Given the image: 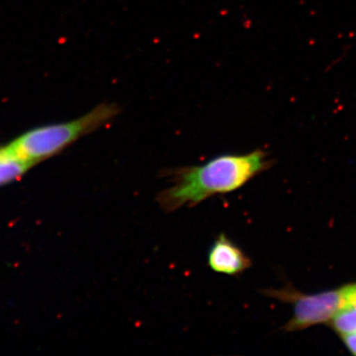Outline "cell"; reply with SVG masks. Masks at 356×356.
I'll list each match as a JSON object with an SVG mask.
<instances>
[{
    "label": "cell",
    "instance_id": "obj_1",
    "mask_svg": "<svg viewBox=\"0 0 356 356\" xmlns=\"http://www.w3.org/2000/svg\"><path fill=\"white\" fill-rule=\"evenodd\" d=\"M266 154L261 149L245 154H221L202 165L165 168L161 177L170 185L156 194L163 212L192 208L213 196L240 189L267 168Z\"/></svg>",
    "mask_w": 356,
    "mask_h": 356
},
{
    "label": "cell",
    "instance_id": "obj_2",
    "mask_svg": "<svg viewBox=\"0 0 356 356\" xmlns=\"http://www.w3.org/2000/svg\"><path fill=\"white\" fill-rule=\"evenodd\" d=\"M120 112L116 103H99L74 120L31 129L7 146L36 165L62 153L81 138L108 125Z\"/></svg>",
    "mask_w": 356,
    "mask_h": 356
},
{
    "label": "cell",
    "instance_id": "obj_3",
    "mask_svg": "<svg viewBox=\"0 0 356 356\" xmlns=\"http://www.w3.org/2000/svg\"><path fill=\"white\" fill-rule=\"evenodd\" d=\"M355 306L356 284L312 296L298 295L295 300L294 318L288 323L286 331L327 322L339 312Z\"/></svg>",
    "mask_w": 356,
    "mask_h": 356
},
{
    "label": "cell",
    "instance_id": "obj_4",
    "mask_svg": "<svg viewBox=\"0 0 356 356\" xmlns=\"http://www.w3.org/2000/svg\"><path fill=\"white\" fill-rule=\"evenodd\" d=\"M207 261L211 270L229 276L240 275L252 266L248 255L224 233L215 238L208 252Z\"/></svg>",
    "mask_w": 356,
    "mask_h": 356
},
{
    "label": "cell",
    "instance_id": "obj_5",
    "mask_svg": "<svg viewBox=\"0 0 356 356\" xmlns=\"http://www.w3.org/2000/svg\"><path fill=\"white\" fill-rule=\"evenodd\" d=\"M33 166L34 163L21 158L8 146L0 147V186L19 179Z\"/></svg>",
    "mask_w": 356,
    "mask_h": 356
},
{
    "label": "cell",
    "instance_id": "obj_6",
    "mask_svg": "<svg viewBox=\"0 0 356 356\" xmlns=\"http://www.w3.org/2000/svg\"><path fill=\"white\" fill-rule=\"evenodd\" d=\"M332 320V327L339 334H350L356 332V306L337 313Z\"/></svg>",
    "mask_w": 356,
    "mask_h": 356
},
{
    "label": "cell",
    "instance_id": "obj_7",
    "mask_svg": "<svg viewBox=\"0 0 356 356\" xmlns=\"http://www.w3.org/2000/svg\"><path fill=\"white\" fill-rule=\"evenodd\" d=\"M343 339L351 353L356 355V332L355 334H343Z\"/></svg>",
    "mask_w": 356,
    "mask_h": 356
}]
</instances>
